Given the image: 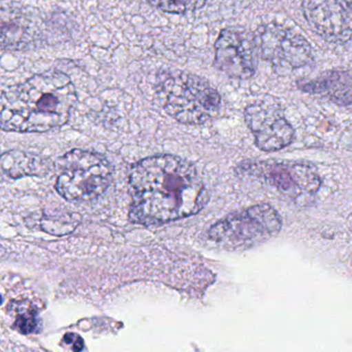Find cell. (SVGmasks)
<instances>
[{"instance_id": "6da1fadb", "label": "cell", "mask_w": 352, "mask_h": 352, "mask_svg": "<svg viewBox=\"0 0 352 352\" xmlns=\"http://www.w3.org/2000/svg\"><path fill=\"white\" fill-rule=\"evenodd\" d=\"M130 219L143 226L163 223L200 212L209 192L196 166L173 155H157L132 165L128 179Z\"/></svg>"}, {"instance_id": "7a4b0ae2", "label": "cell", "mask_w": 352, "mask_h": 352, "mask_svg": "<svg viewBox=\"0 0 352 352\" xmlns=\"http://www.w3.org/2000/svg\"><path fill=\"white\" fill-rule=\"evenodd\" d=\"M76 93L68 76L57 70L35 74L2 93L0 125L19 133H43L70 119Z\"/></svg>"}, {"instance_id": "3957f363", "label": "cell", "mask_w": 352, "mask_h": 352, "mask_svg": "<svg viewBox=\"0 0 352 352\" xmlns=\"http://www.w3.org/2000/svg\"><path fill=\"white\" fill-rule=\"evenodd\" d=\"M169 117L185 125H200L220 109L219 93L200 76L176 72L161 78L156 91Z\"/></svg>"}, {"instance_id": "277c9868", "label": "cell", "mask_w": 352, "mask_h": 352, "mask_svg": "<svg viewBox=\"0 0 352 352\" xmlns=\"http://www.w3.org/2000/svg\"><path fill=\"white\" fill-rule=\"evenodd\" d=\"M56 190L68 202H88L103 194L112 182L111 165L101 155L72 150L56 163Z\"/></svg>"}, {"instance_id": "5b68a950", "label": "cell", "mask_w": 352, "mask_h": 352, "mask_svg": "<svg viewBox=\"0 0 352 352\" xmlns=\"http://www.w3.org/2000/svg\"><path fill=\"white\" fill-rule=\"evenodd\" d=\"M282 221L274 207L258 204L227 215L209 230V238L229 248H244L265 242L279 233Z\"/></svg>"}, {"instance_id": "8992f818", "label": "cell", "mask_w": 352, "mask_h": 352, "mask_svg": "<svg viewBox=\"0 0 352 352\" xmlns=\"http://www.w3.org/2000/svg\"><path fill=\"white\" fill-rule=\"evenodd\" d=\"M241 169L300 205L309 203L320 190L318 171L305 163L260 161L248 163Z\"/></svg>"}, {"instance_id": "52a82bcc", "label": "cell", "mask_w": 352, "mask_h": 352, "mask_svg": "<svg viewBox=\"0 0 352 352\" xmlns=\"http://www.w3.org/2000/svg\"><path fill=\"white\" fill-rule=\"evenodd\" d=\"M256 47L262 59L278 67L300 68L312 61V49L303 35L279 24L260 27Z\"/></svg>"}, {"instance_id": "ba28073f", "label": "cell", "mask_w": 352, "mask_h": 352, "mask_svg": "<svg viewBox=\"0 0 352 352\" xmlns=\"http://www.w3.org/2000/svg\"><path fill=\"white\" fill-rule=\"evenodd\" d=\"M214 47V66L229 78L247 80L256 74V34L240 27H229L221 31Z\"/></svg>"}, {"instance_id": "9c48e42d", "label": "cell", "mask_w": 352, "mask_h": 352, "mask_svg": "<svg viewBox=\"0 0 352 352\" xmlns=\"http://www.w3.org/2000/svg\"><path fill=\"white\" fill-rule=\"evenodd\" d=\"M245 122L253 134L256 146L265 152H276L289 146L295 131L276 107L254 103L245 109Z\"/></svg>"}, {"instance_id": "30bf717a", "label": "cell", "mask_w": 352, "mask_h": 352, "mask_svg": "<svg viewBox=\"0 0 352 352\" xmlns=\"http://www.w3.org/2000/svg\"><path fill=\"white\" fill-rule=\"evenodd\" d=\"M303 12L312 30L324 41L344 43L352 36L349 10L338 0H304Z\"/></svg>"}, {"instance_id": "8fae6325", "label": "cell", "mask_w": 352, "mask_h": 352, "mask_svg": "<svg viewBox=\"0 0 352 352\" xmlns=\"http://www.w3.org/2000/svg\"><path fill=\"white\" fill-rule=\"evenodd\" d=\"M299 86L304 92L318 95L337 104H352V70H330Z\"/></svg>"}, {"instance_id": "7c38bea8", "label": "cell", "mask_w": 352, "mask_h": 352, "mask_svg": "<svg viewBox=\"0 0 352 352\" xmlns=\"http://www.w3.org/2000/svg\"><path fill=\"white\" fill-rule=\"evenodd\" d=\"M1 169L3 173L12 178L23 176L47 175L51 165L47 159L21 151H10L2 154Z\"/></svg>"}, {"instance_id": "4fadbf2b", "label": "cell", "mask_w": 352, "mask_h": 352, "mask_svg": "<svg viewBox=\"0 0 352 352\" xmlns=\"http://www.w3.org/2000/svg\"><path fill=\"white\" fill-rule=\"evenodd\" d=\"M153 8L167 14H182L200 10L207 0H147Z\"/></svg>"}, {"instance_id": "5bb4252c", "label": "cell", "mask_w": 352, "mask_h": 352, "mask_svg": "<svg viewBox=\"0 0 352 352\" xmlns=\"http://www.w3.org/2000/svg\"><path fill=\"white\" fill-rule=\"evenodd\" d=\"M347 10L352 12V0H338Z\"/></svg>"}]
</instances>
